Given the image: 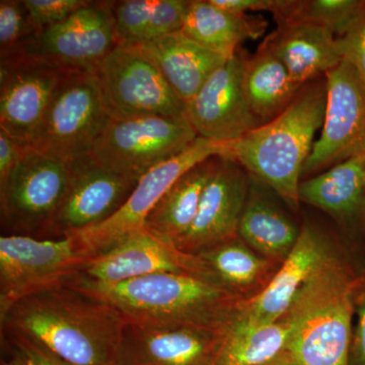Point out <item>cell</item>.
Segmentation results:
<instances>
[{
	"label": "cell",
	"instance_id": "1",
	"mask_svg": "<svg viewBox=\"0 0 365 365\" xmlns=\"http://www.w3.org/2000/svg\"><path fill=\"white\" fill-rule=\"evenodd\" d=\"M2 333L33 341L73 365H114L126 321L69 281L24 297L0 319Z\"/></svg>",
	"mask_w": 365,
	"mask_h": 365
},
{
	"label": "cell",
	"instance_id": "2",
	"mask_svg": "<svg viewBox=\"0 0 365 365\" xmlns=\"http://www.w3.org/2000/svg\"><path fill=\"white\" fill-rule=\"evenodd\" d=\"M69 282L111 304L126 323L144 327L227 331L244 302L213 281L184 273L120 283L96 282L78 274Z\"/></svg>",
	"mask_w": 365,
	"mask_h": 365
},
{
	"label": "cell",
	"instance_id": "3",
	"mask_svg": "<svg viewBox=\"0 0 365 365\" xmlns=\"http://www.w3.org/2000/svg\"><path fill=\"white\" fill-rule=\"evenodd\" d=\"M365 271L337 248L299 290L283 317L287 350L299 365H348L357 295Z\"/></svg>",
	"mask_w": 365,
	"mask_h": 365
},
{
	"label": "cell",
	"instance_id": "4",
	"mask_svg": "<svg viewBox=\"0 0 365 365\" xmlns=\"http://www.w3.org/2000/svg\"><path fill=\"white\" fill-rule=\"evenodd\" d=\"M327 103L326 76L306 83L279 116L227 143L225 158L273 190L288 207L297 210L302 168L323 126Z\"/></svg>",
	"mask_w": 365,
	"mask_h": 365
},
{
	"label": "cell",
	"instance_id": "5",
	"mask_svg": "<svg viewBox=\"0 0 365 365\" xmlns=\"http://www.w3.org/2000/svg\"><path fill=\"white\" fill-rule=\"evenodd\" d=\"M111 119L93 71L62 69L30 148L69 162L91 153Z\"/></svg>",
	"mask_w": 365,
	"mask_h": 365
},
{
	"label": "cell",
	"instance_id": "6",
	"mask_svg": "<svg viewBox=\"0 0 365 365\" xmlns=\"http://www.w3.org/2000/svg\"><path fill=\"white\" fill-rule=\"evenodd\" d=\"M90 260L74 235L57 240L1 235L0 319L24 297L71 280Z\"/></svg>",
	"mask_w": 365,
	"mask_h": 365
},
{
	"label": "cell",
	"instance_id": "7",
	"mask_svg": "<svg viewBox=\"0 0 365 365\" xmlns=\"http://www.w3.org/2000/svg\"><path fill=\"white\" fill-rule=\"evenodd\" d=\"M93 73L107 111L115 119L186 117V103L141 46H116Z\"/></svg>",
	"mask_w": 365,
	"mask_h": 365
},
{
	"label": "cell",
	"instance_id": "8",
	"mask_svg": "<svg viewBox=\"0 0 365 365\" xmlns=\"http://www.w3.org/2000/svg\"><path fill=\"white\" fill-rule=\"evenodd\" d=\"M198 137L186 117L112 118L90 153L108 169L139 181Z\"/></svg>",
	"mask_w": 365,
	"mask_h": 365
},
{
	"label": "cell",
	"instance_id": "9",
	"mask_svg": "<svg viewBox=\"0 0 365 365\" xmlns=\"http://www.w3.org/2000/svg\"><path fill=\"white\" fill-rule=\"evenodd\" d=\"M67 162L26 148L0 180V215L9 235L45 237L66 194Z\"/></svg>",
	"mask_w": 365,
	"mask_h": 365
},
{
	"label": "cell",
	"instance_id": "10",
	"mask_svg": "<svg viewBox=\"0 0 365 365\" xmlns=\"http://www.w3.org/2000/svg\"><path fill=\"white\" fill-rule=\"evenodd\" d=\"M227 153V144L198 137L186 150L140 178L126 202L109 220L74 234L91 259L106 253L144 227L146 217L163 194L185 173L209 158Z\"/></svg>",
	"mask_w": 365,
	"mask_h": 365
},
{
	"label": "cell",
	"instance_id": "11",
	"mask_svg": "<svg viewBox=\"0 0 365 365\" xmlns=\"http://www.w3.org/2000/svg\"><path fill=\"white\" fill-rule=\"evenodd\" d=\"M325 76V117L321 136L302 168V181L365 151L364 79L345 60Z\"/></svg>",
	"mask_w": 365,
	"mask_h": 365
},
{
	"label": "cell",
	"instance_id": "12",
	"mask_svg": "<svg viewBox=\"0 0 365 365\" xmlns=\"http://www.w3.org/2000/svg\"><path fill=\"white\" fill-rule=\"evenodd\" d=\"M116 46L112 1H90L61 23L38 31L19 55L60 69L93 71Z\"/></svg>",
	"mask_w": 365,
	"mask_h": 365
},
{
	"label": "cell",
	"instance_id": "13",
	"mask_svg": "<svg viewBox=\"0 0 365 365\" xmlns=\"http://www.w3.org/2000/svg\"><path fill=\"white\" fill-rule=\"evenodd\" d=\"M66 194L48 230V237L74 235L109 220L131 195L137 180L98 163L90 153L67 162Z\"/></svg>",
	"mask_w": 365,
	"mask_h": 365
},
{
	"label": "cell",
	"instance_id": "14",
	"mask_svg": "<svg viewBox=\"0 0 365 365\" xmlns=\"http://www.w3.org/2000/svg\"><path fill=\"white\" fill-rule=\"evenodd\" d=\"M247 54L239 50L186 104V118L199 137L230 143L262 126L251 111L242 76Z\"/></svg>",
	"mask_w": 365,
	"mask_h": 365
},
{
	"label": "cell",
	"instance_id": "15",
	"mask_svg": "<svg viewBox=\"0 0 365 365\" xmlns=\"http://www.w3.org/2000/svg\"><path fill=\"white\" fill-rule=\"evenodd\" d=\"M157 273L190 274L217 283L200 257L180 251L144 227L91 259L79 275L96 282L120 283Z\"/></svg>",
	"mask_w": 365,
	"mask_h": 365
},
{
	"label": "cell",
	"instance_id": "16",
	"mask_svg": "<svg viewBox=\"0 0 365 365\" xmlns=\"http://www.w3.org/2000/svg\"><path fill=\"white\" fill-rule=\"evenodd\" d=\"M61 71L24 55L0 60V129L24 148L32 145Z\"/></svg>",
	"mask_w": 365,
	"mask_h": 365
},
{
	"label": "cell",
	"instance_id": "17",
	"mask_svg": "<svg viewBox=\"0 0 365 365\" xmlns=\"http://www.w3.org/2000/svg\"><path fill=\"white\" fill-rule=\"evenodd\" d=\"M227 331L126 323L114 365H215Z\"/></svg>",
	"mask_w": 365,
	"mask_h": 365
},
{
	"label": "cell",
	"instance_id": "18",
	"mask_svg": "<svg viewBox=\"0 0 365 365\" xmlns=\"http://www.w3.org/2000/svg\"><path fill=\"white\" fill-rule=\"evenodd\" d=\"M250 188V175L232 158L218 157L204 187L193 225L177 248L196 255L237 237Z\"/></svg>",
	"mask_w": 365,
	"mask_h": 365
},
{
	"label": "cell",
	"instance_id": "19",
	"mask_svg": "<svg viewBox=\"0 0 365 365\" xmlns=\"http://www.w3.org/2000/svg\"><path fill=\"white\" fill-rule=\"evenodd\" d=\"M336 248L316 225H302L297 244L272 280L260 294L242 302L237 318L253 325L279 321L307 281Z\"/></svg>",
	"mask_w": 365,
	"mask_h": 365
},
{
	"label": "cell",
	"instance_id": "20",
	"mask_svg": "<svg viewBox=\"0 0 365 365\" xmlns=\"http://www.w3.org/2000/svg\"><path fill=\"white\" fill-rule=\"evenodd\" d=\"M299 202L331 216L348 237H365V151L300 182Z\"/></svg>",
	"mask_w": 365,
	"mask_h": 365
},
{
	"label": "cell",
	"instance_id": "21",
	"mask_svg": "<svg viewBox=\"0 0 365 365\" xmlns=\"http://www.w3.org/2000/svg\"><path fill=\"white\" fill-rule=\"evenodd\" d=\"M276 195L267 185L250 175L237 235L257 253L282 264L297 244L302 227L274 199Z\"/></svg>",
	"mask_w": 365,
	"mask_h": 365
},
{
	"label": "cell",
	"instance_id": "22",
	"mask_svg": "<svg viewBox=\"0 0 365 365\" xmlns=\"http://www.w3.org/2000/svg\"><path fill=\"white\" fill-rule=\"evenodd\" d=\"M264 42L300 86L322 78L342 61L335 34L330 29L314 24H279Z\"/></svg>",
	"mask_w": 365,
	"mask_h": 365
},
{
	"label": "cell",
	"instance_id": "23",
	"mask_svg": "<svg viewBox=\"0 0 365 365\" xmlns=\"http://www.w3.org/2000/svg\"><path fill=\"white\" fill-rule=\"evenodd\" d=\"M141 47L186 104L228 59L190 39L182 31L163 36Z\"/></svg>",
	"mask_w": 365,
	"mask_h": 365
},
{
	"label": "cell",
	"instance_id": "24",
	"mask_svg": "<svg viewBox=\"0 0 365 365\" xmlns=\"http://www.w3.org/2000/svg\"><path fill=\"white\" fill-rule=\"evenodd\" d=\"M267 26L261 16L234 13L215 6L211 0H190L182 32L211 51L230 58L245 41L260 38Z\"/></svg>",
	"mask_w": 365,
	"mask_h": 365
},
{
	"label": "cell",
	"instance_id": "25",
	"mask_svg": "<svg viewBox=\"0 0 365 365\" xmlns=\"http://www.w3.org/2000/svg\"><path fill=\"white\" fill-rule=\"evenodd\" d=\"M196 255L218 284L244 302L260 294L281 266L250 248L239 235Z\"/></svg>",
	"mask_w": 365,
	"mask_h": 365
},
{
	"label": "cell",
	"instance_id": "26",
	"mask_svg": "<svg viewBox=\"0 0 365 365\" xmlns=\"http://www.w3.org/2000/svg\"><path fill=\"white\" fill-rule=\"evenodd\" d=\"M218 157L209 158L180 177L151 209L144 228L177 246L195 220L204 187Z\"/></svg>",
	"mask_w": 365,
	"mask_h": 365
},
{
	"label": "cell",
	"instance_id": "27",
	"mask_svg": "<svg viewBox=\"0 0 365 365\" xmlns=\"http://www.w3.org/2000/svg\"><path fill=\"white\" fill-rule=\"evenodd\" d=\"M242 83L251 111L261 125L279 116L302 88L265 42L247 56Z\"/></svg>",
	"mask_w": 365,
	"mask_h": 365
},
{
	"label": "cell",
	"instance_id": "28",
	"mask_svg": "<svg viewBox=\"0 0 365 365\" xmlns=\"http://www.w3.org/2000/svg\"><path fill=\"white\" fill-rule=\"evenodd\" d=\"M190 0L112 1L117 46H141L182 31Z\"/></svg>",
	"mask_w": 365,
	"mask_h": 365
},
{
	"label": "cell",
	"instance_id": "29",
	"mask_svg": "<svg viewBox=\"0 0 365 365\" xmlns=\"http://www.w3.org/2000/svg\"><path fill=\"white\" fill-rule=\"evenodd\" d=\"M288 341L289 329L283 319L266 325H253L235 317L225 334L215 365L265 364L285 351Z\"/></svg>",
	"mask_w": 365,
	"mask_h": 365
},
{
	"label": "cell",
	"instance_id": "30",
	"mask_svg": "<svg viewBox=\"0 0 365 365\" xmlns=\"http://www.w3.org/2000/svg\"><path fill=\"white\" fill-rule=\"evenodd\" d=\"M364 4L365 0H284L273 18L277 25L309 23L325 26L339 37Z\"/></svg>",
	"mask_w": 365,
	"mask_h": 365
},
{
	"label": "cell",
	"instance_id": "31",
	"mask_svg": "<svg viewBox=\"0 0 365 365\" xmlns=\"http://www.w3.org/2000/svg\"><path fill=\"white\" fill-rule=\"evenodd\" d=\"M37 32L24 0L0 1V60L20 54Z\"/></svg>",
	"mask_w": 365,
	"mask_h": 365
},
{
	"label": "cell",
	"instance_id": "32",
	"mask_svg": "<svg viewBox=\"0 0 365 365\" xmlns=\"http://www.w3.org/2000/svg\"><path fill=\"white\" fill-rule=\"evenodd\" d=\"M38 31L56 25L88 4V0H24Z\"/></svg>",
	"mask_w": 365,
	"mask_h": 365
},
{
	"label": "cell",
	"instance_id": "33",
	"mask_svg": "<svg viewBox=\"0 0 365 365\" xmlns=\"http://www.w3.org/2000/svg\"><path fill=\"white\" fill-rule=\"evenodd\" d=\"M336 44L341 58L352 64L365 83V4L346 32L336 37Z\"/></svg>",
	"mask_w": 365,
	"mask_h": 365
},
{
	"label": "cell",
	"instance_id": "34",
	"mask_svg": "<svg viewBox=\"0 0 365 365\" xmlns=\"http://www.w3.org/2000/svg\"><path fill=\"white\" fill-rule=\"evenodd\" d=\"M355 314L348 365H365V278L357 295Z\"/></svg>",
	"mask_w": 365,
	"mask_h": 365
},
{
	"label": "cell",
	"instance_id": "35",
	"mask_svg": "<svg viewBox=\"0 0 365 365\" xmlns=\"http://www.w3.org/2000/svg\"><path fill=\"white\" fill-rule=\"evenodd\" d=\"M4 335H6L7 342L20 349L32 362L33 365H73L60 359L59 357L48 351L42 346L26 339V338L21 337V336L9 335V334H4Z\"/></svg>",
	"mask_w": 365,
	"mask_h": 365
},
{
	"label": "cell",
	"instance_id": "36",
	"mask_svg": "<svg viewBox=\"0 0 365 365\" xmlns=\"http://www.w3.org/2000/svg\"><path fill=\"white\" fill-rule=\"evenodd\" d=\"M215 6L237 14L251 11H269L275 14L282 6L283 0H211Z\"/></svg>",
	"mask_w": 365,
	"mask_h": 365
},
{
	"label": "cell",
	"instance_id": "37",
	"mask_svg": "<svg viewBox=\"0 0 365 365\" xmlns=\"http://www.w3.org/2000/svg\"><path fill=\"white\" fill-rule=\"evenodd\" d=\"M26 148L0 129V180H4L23 157Z\"/></svg>",
	"mask_w": 365,
	"mask_h": 365
},
{
	"label": "cell",
	"instance_id": "38",
	"mask_svg": "<svg viewBox=\"0 0 365 365\" xmlns=\"http://www.w3.org/2000/svg\"><path fill=\"white\" fill-rule=\"evenodd\" d=\"M9 355L1 360V365H33L28 357L20 349L9 342Z\"/></svg>",
	"mask_w": 365,
	"mask_h": 365
},
{
	"label": "cell",
	"instance_id": "39",
	"mask_svg": "<svg viewBox=\"0 0 365 365\" xmlns=\"http://www.w3.org/2000/svg\"><path fill=\"white\" fill-rule=\"evenodd\" d=\"M259 365H299L295 361L294 357L292 356L289 352L287 350L280 353L277 356L274 357V359L269 360V361L265 362V364H262Z\"/></svg>",
	"mask_w": 365,
	"mask_h": 365
}]
</instances>
